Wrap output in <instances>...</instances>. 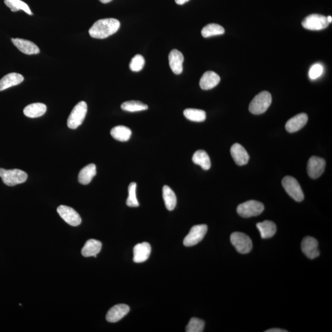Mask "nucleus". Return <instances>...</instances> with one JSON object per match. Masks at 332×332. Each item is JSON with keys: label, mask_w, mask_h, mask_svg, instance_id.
Returning <instances> with one entry per match:
<instances>
[{"label": "nucleus", "mask_w": 332, "mask_h": 332, "mask_svg": "<svg viewBox=\"0 0 332 332\" xmlns=\"http://www.w3.org/2000/svg\"><path fill=\"white\" fill-rule=\"evenodd\" d=\"M24 80L23 76L20 74L11 73L7 74L0 80V91L8 89L10 87L16 86L22 83Z\"/></svg>", "instance_id": "20"}, {"label": "nucleus", "mask_w": 332, "mask_h": 332, "mask_svg": "<svg viewBox=\"0 0 332 332\" xmlns=\"http://www.w3.org/2000/svg\"><path fill=\"white\" fill-rule=\"evenodd\" d=\"M136 183H130L128 188L129 195L127 199L126 204L131 208H137L139 206V203L136 197Z\"/></svg>", "instance_id": "32"}, {"label": "nucleus", "mask_w": 332, "mask_h": 332, "mask_svg": "<svg viewBox=\"0 0 332 332\" xmlns=\"http://www.w3.org/2000/svg\"><path fill=\"white\" fill-rule=\"evenodd\" d=\"M188 1H189V0H175V2L179 5L185 4V2H187Z\"/></svg>", "instance_id": "37"}, {"label": "nucleus", "mask_w": 332, "mask_h": 332, "mask_svg": "<svg viewBox=\"0 0 332 332\" xmlns=\"http://www.w3.org/2000/svg\"><path fill=\"white\" fill-rule=\"evenodd\" d=\"M282 184L288 195L295 201L301 202L304 199V193L297 180L293 177L286 176L284 177Z\"/></svg>", "instance_id": "7"}, {"label": "nucleus", "mask_w": 332, "mask_h": 332, "mask_svg": "<svg viewBox=\"0 0 332 332\" xmlns=\"http://www.w3.org/2000/svg\"><path fill=\"white\" fill-rule=\"evenodd\" d=\"M121 109L129 112H136L147 110L148 105L144 104L140 101L131 100L127 101L121 105Z\"/></svg>", "instance_id": "31"}, {"label": "nucleus", "mask_w": 332, "mask_h": 332, "mask_svg": "<svg viewBox=\"0 0 332 332\" xmlns=\"http://www.w3.org/2000/svg\"><path fill=\"white\" fill-rule=\"evenodd\" d=\"M257 228L259 230L261 237L263 239L272 238L276 233V225L274 222L265 220V221L258 223Z\"/></svg>", "instance_id": "24"}, {"label": "nucleus", "mask_w": 332, "mask_h": 332, "mask_svg": "<svg viewBox=\"0 0 332 332\" xmlns=\"http://www.w3.org/2000/svg\"><path fill=\"white\" fill-rule=\"evenodd\" d=\"M145 65V58L140 54L135 55L130 62L129 68L132 71L138 72L142 70Z\"/></svg>", "instance_id": "34"}, {"label": "nucleus", "mask_w": 332, "mask_h": 332, "mask_svg": "<svg viewBox=\"0 0 332 332\" xmlns=\"http://www.w3.org/2000/svg\"><path fill=\"white\" fill-rule=\"evenodd\" d=\"M46 110V106L44 103H35L26 106L23 110V113L28 118H38L43 115Z\"/></svg>", "instance_id": "22"}, {"label": "nucleus", "mask_w": 332, "mask_h": 332, "mask_svg": "<svg viewBox=\"0 0 332 332\" xmlns=\"http://www.w3.org/2000/svg\"><path fill=\"white\" fill-rule=\"evenodd\" d=\"M326 161L318 156H312L308 163V174L312 179H316L324 173Z\"/></svg>", "instance_id": "11"}, {"label": "nucleus", "mask_w": 332, "mask_h": 332, "mask_svg": "<svg viewBox=\"0 0 332 332\" xmlns=\"http://www.w3.org/2000/svg\"><path fill=\"white\" fill-rule=\"evenodd\" d=\"M225 33V29L222 26L217 23H210L204 26L201 31L202 35L204 38L213 36L221 35Z\"/></svg>", "instance_id": "28"}, {"label": "nucleus", "mask_w": 332, "mask_h": 332, "mask_svg": "<svg viewBox=\"0 0 332 332\" xmlns=\"http://www.w3.org/2000/svg\"><path fill=\"white\" fill-rule=\"evenodd\" d=\"M120 22L114 18H103L96 21L89 30L90 36L94 38L104 39L117 32Z\"/></svg>", "instance_id": "1"}, {"label": "nucleus", "mask_w": 332, "mask_h": 332, "mask_svg": "<svg viewBox=\"0 0 332 332\" xmlns=\"http://www.w3.org/2000/svg\"><path fill=\"white\" fill-rule=\"evenodd\" d=\"M323 66L320 63H316L310 68L309 76L312 79H316L321 76L323 73Z\"/></svg>", "instance_id": "35"}, {"label": "nucleus", "mask_w": 332, "mask_h": 332, "mask_svg": "<svg viewBox=\"0 0 332 332\" xmlns=\"http://www.w3.org/2000/svg\"><path fill=\"white\" fill-rule=\"evenodd\" d=\"M151 248L149 243H142L137 244L134 248V258L135 263H142L148 259L151 254Z\"/></svg>", "instance_id": "18"}, {"label": "nucleus", "mask_w": 332, "mask_h": 332, "mask_svg": "<svg viewBox=\"0 0 332 332\" xmlns=\"http://www.w3.org/2000/svg\"><path fill=\"white\" fill-rule=\"evenodd\" d=\"M205 323L200 319L191 318L189 323L186 328L187 332H203Z\"/></svg>", "instance_id": "33"}, {"label": "nucleus", "mask_w": 332, "mask_h": 332, "mask_svg": "<svg viewBox=\"0 0 332 332\" xmlns=\"http://www.w3.org/2000/svg\"><path fill=\"white\" fill-rule=\"evenodd\" d=\"M327 17L321 14L308 15L302 21V25L310 30H321L325 29L329 25Z\"/></svg>", "instance_id": "9"}, {"label": "nucleus", "mask_w": 332, "mask_h": 332, "mask_svg": "<svg viewBox=\"0 0 332 332\" xmlns=\"http://www.w3.org/2000/svg\"><path fill=\"white\" fill-rule=\"evenodd\" d=\"M308 117L306 113H300L299 115L292 117L287 122L286 129L290 133H294L299 131L307 124Z\"/></svg>", "instance_id": "16"}, {"label": "nucleus", "mask_w": 332, "mask_h": 332, "mask_svg": "<svg viewBox=\"0 0 332 332\" xmlns=\"http://www.w3.org/2000/svg\"><path fill=\"white\" fill-rule=\"evenodd\" d=\"M11 40L17 48L25 54H37L40 51L39 47L33 42L20 38H12Z\"/></svg>", "instance_id": "15"}, {"label": "nucleus", "mask_w": 332, "mask_h": 332, "mask_svg": "<svg viewBox=\"0 0 332 332\" xmlns=\"http://www.w3.org/2000/svg\"><path fill=\"white\" fill-rule=\"evenodd\" d=\"M57 211L60 217L64 220L66 224L73 226V227H77L81 224L80 216L78 212L70 207L60 206Z\"/></svg>", "instance_id": "10"}, {"label": "nucleus", "mask_w": 332, "mask_h": 332, "mask_svg": "<svg viewBox=\"0 0 332 332\" xmlns=\"http://www.w3.org/2000/svg\"><path fill=\"white\" fill-rule=\"evenodd\" d=\"M302 249L303 252L310 259H315L320 256V252L318 249V242L315 238L307 236L302 241Z\"/></svg>", "instance_id": "12"}, {"label": "nucleus", "mask_w": 332, "mask_h": 332, "mask_svg": "<svg viewBox=\"0 0 332 332\" xmlns=\"http://www.w3.org/2000/svg\"><path fill=\"white\" fill-rule=\"evenodd\" d=\"M266 332H287L288 331L281 329H271L269 330L265 331Z\"/></svg>", "instance_id": "36"}, {"label": "nucleus", "mask_w": 332, "mask_h": 332, "mask_svg": "<svg viewBox=\"0 0 332 332\" xmlns=\"http://www.w3.org/2000/svg\"><path fill=\"white\" fill-rule=\"evenodd\" d=\"M96 173V166L94 164H90L83 167L79 172L78 181L82 185L89 184Z\"/></svg>", "instance_id": "23"}, {"label": "nucleus", "mask_w": 332, "mask_h": 332, "mask_svg": "<svg viewBox=\"0 0 332 332\" xmlns=\"http://www.w3.org/2000/svg\"><path fill=\"white\" fill-rule=\"evenodd\" d=\"M169 61L170 67L175 74L180 75L182 73L184 57L181 52L177 49L171 50L169 55Z\"/></svg>", "instance_id": "17"}, {"label": "nucleus", "mask_w": 332, "mask_h": 332, "mask_svg": "<svg viewBox=\"0 0 332 332\" xmlns=\"http://www.w3.org/2000/svg\"><path fill=\"white\" fill-rule=\"evenodd\" d=\"M231 243L235 249L241 254L249 253L252 249V242L249 236L246 234L235 232L230 236Z\"/></svg>", "instance_id": "6"}, {"label": "nucleus", "mask_w": 332, "mask_h": 332, "mask_svg": "<svg viewBox=\"0 0 332 332\" xmlns=\"http://www.w3.org/2000/svg\"><path fill=\"white\" fill-rule=\"evenodd\" d=\"M220 77L212 71H208L202 76L199 82L201 88L203 90L213 89L220 83Z\"/></svg>", "instance_id": "19"}, {"label": "nucleus", "mask_w": 332, "mask_h": 332, "mask_svg": "<svg viewBox=\"0 0 332 332\" xmlns=\"http://www.w3.org/2000/svg\"><path fill=\"white\" fill-rule=\"evenodd\" d=\"M207 232H208V226L206 225L193 226L183 240V244L187 247L196 245L203 240Z\"/></svg>", "instance_id": "8"}, {"label": "nucleus", "mask_w": 332, "mask_h": 332, "mask_svg": "<svg viewBox=\"0 0 332 332\" xmlns=\"http://www.w3.org/2000/svg\"><path fill=\"white\" fill-rule=\"evenodd\" d=\"M264 204L259 201L250 200L238 206L237 212L242 217L249 218L259 216L264 212Z\"/></svg>", "instance_id": "5"}, {"label": "nucleus", "mask_w": 332, "mask_h": 332, "mask_svg": "<svg viewBox=\"0 0 332 332\" xmlns=\"http://www.w3.org/2000/svg\"><path fill=\"white\" fill-rule=\"evenodd\" d=\"M4 2L12 12H17L19 10H23L26 14L33 15V13L31 12L28 5L21 0H4Z\"/></svg>", "instance_id": "30"}, {"label": "nucleus", "mask_w": 332, "mask_h": 332, "mask_svg": "<svg viewBox=\"0 0 332 332\" xmlns=\"http://www.w3.org/2000/svg\"><path fill=\"white\" fill-rule=\"evenodd\" d=\"M193 163L200 166L204 170H209L211 168V162L208 154L204 150H199L196 151L193 156Z\"/></svg>", "instance_id": "26"}, {"label": "nucleus", "mask_w": 332, "mask_h": 332, "mask_svg": "<svg viewBox=\"0 0 332 332\" xmlns=\"http://www.w3.org/2000/svg\"><path fill=\"white\" fill-rule=\"evenodd\" d=\"M87 111V103L81 101L75 106L69 116L67 125L69 128L75 129L80 126L84 120Z\"/></svg>", "instance_id": "4"}, {"label": "nucleus", "mask_w": 332, "mask_h": 332, "mask_svg": "<svg viewBox=\"0 0 332 332\" xmlns=\"http://www.w3.org/2000/svg\"><path fill=\"white\" fill-rule=\"evenodd\" d=\"M231 155L238 166H244L248 164L249 160V155L243 146L239 143H235L231 148Z\"/></svg>", "instance_id": "14"}, {"label": "nucleus", "mask_w": 332, "mask_h": 332, "mask_svg": "<svg viewBox=\"0 0 332 332\" xmlns=\"http://www.w3.org/2000/svg\"><path fill=\"white\" fill-rule=\"evenodd\" d=\"M99 1L102 2V3H108V2H111L112 0H99Z\"/></svg>", "instance_id": "38"}, {"label": "nucleus", "mask_w": 332, "mask_h": 332, "mask_svg": "<svg viewBox=\"0 0 332 332\" xmlns=\"http://www.w3.org/2000/svg\"><path fill=\"white\" fill-rule=\"evenodd\" d=\"M130 308L127 305L119 304L111 308L108 311L106 319L108 322L114 323L118 322L128 314Z\"/></svg>", "instance_id": "13"}, {"label": "nucleus", "mask_w": 332, "mask_h": 332, "mask_svg": "<svg viewBox=\"0 0 332 332\" xmlns=\"http://www.w3.org/2000/svg\"><path fill=\"white\" fill-rule=\"evenodd\" d=\"M110 134L114 139L120 142H127L132 135L131 130L129 127L124 126L114 127L111 130Z\"/></svg>", "instance_id": "25"}, {"label": "nucleus", "mask_w": 332, "mask_h": 332, "mask_svg": "<svg viewBox=\"0 0 332 332\" xmlns=\"http://www.w3.org/2000/svg\"><path fill=\"white\" fill-rule=\"evenodd\" d=\"M183 115L186 118L194 122H203L206 120L205 111L198 109L188 108L183 111Z\"/></svg>", "instance_id": "29"}, {"label": "nucleus", "mask_w": 332, "mask_h": 332, "mask_svg": "<svg viewBox=\"0 0 332 332\" xmlns=\"http://www.w3.org/2000/svg\"><path fill=\"white\" fill-rule=\"evenodd\" d=\"M272 102V97L268 91H263L257 94L249 105L250 112L254 115H260L265 112Z\"/></svg>", "instance_id": "2"}, {"label": "nucleus", "mask_w": 332, "mask_h": 332, "mask_svg": "<svg viewBox=\"0 0 332 332\" xmlns=\"http://www.w3.org/2000/svg\"><path fill=\"white\" fill-rule=\"evenodd\" d=\"M0 177L5 185L12 187L24 183L27 179L26 172L19 169L7 170L0 168Z\"/></svg>", "instance_id": "3"}, {"label": "nucleus", "mask_w": 332, "mask_h": 332, "mask_svg": "<svg viewBox=\"0 0 332 332\" xmlns=\"http://www.w3.org/2000/svg\"><path fill=\"white\" fill-rule=\"evenodd\" d=\"M163 197L167 209L170 211H173L177 205V197L173 190L169 186H164Z\"/></svg>", "instance_id": "27"}, {"label": "nucleus", "mask_w": 332, "mask_h": 332, "mask_svg": "<svg viewBox=\"0 0 332 332\" xmlns=\"http://www.w3.org/2000/svg\"><path fill=\"white\" fill-rule=\"evenodd\" d=\"M102 244L99 241L89 240L86 241L81 250V254L85 257H97L102 249Z\"/></svg>", "instance_id": "21"}, {"label": "nucleus", "mask_w": 332, "mask_h": 332, "mask_svg": "<svg viewBox=\"0 0 332 332\" xmlns=\"http://www.w3.org/2000/svg\"><path fill=\"white\" fill-rule=\"evenodd\" d=\"M327 18H328V22H329V23H331V22H332V18L331 16H328V17H327Z\"/></svg>", "instance_id": "39"}]
</instances>
